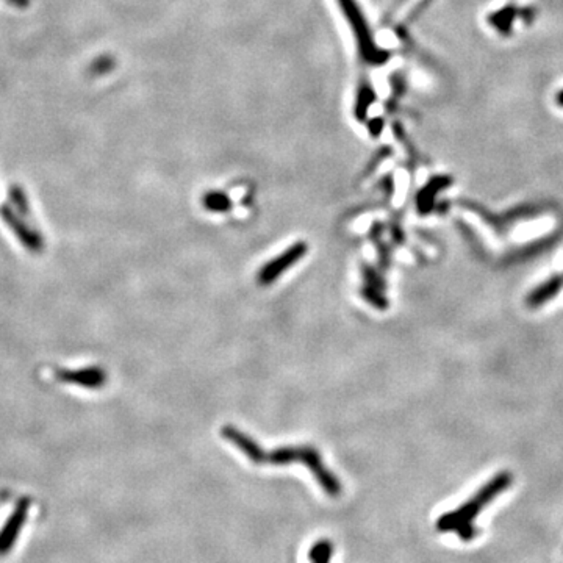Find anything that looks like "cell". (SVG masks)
Here are the masks:
<instances>
[{"mask_svg": "<svg viewBox=\"0 0 563 563\" xmlns=\"http://www.w3.org/2000/svg\"><path fill=\"white\" fill-rule=\"evenodd\" d=\"M307 249H308L307 244L304 243V241L293 244L290 249H286L284 254L274 258V260L269 262L266 266H263L260 271H258V284L260 285L273 284L282 273L291 268L297 260H301V258L307 254Z\"/></svg>", "mask_w": 563, "mask_h": 563, "instance_id": "obj_5", "label": "cell"}, {"mask_svg": "<svg viewBox=\"0 0 563 563\" xmlns=\"http://www.w3.org/2000/svg\"><path fill=\"white\" fill-rule=\"evenodd\" d=\"M555 100H557V103H559L560 107H563V89H562V91H559V93H557V96H555Z\"/></svg>", "mask_w": 563, "mask_h": 563, "instance_id": "obj_13", "label": "cell"}, {"mask_svg": "<svg viewBox=\"0 0 563 563\" xmlns=\"http://www.w3.org/2000/svg\"><path fill=\"white\" fill-rule=\"evenodd\" d=\"M516 17V10L512 7H507L501 11H496L495 14L490 16V22L498 32L509 33L512 28V22Z\"/></svg>", "mask_w": 563, "mask_h": 563, "instance_id": "obj_9", "label": "cell"}, {"mask_svg": "<svg viewBox=\"0 0 563 563\" xmlns=\"http://www.w3.org/2000/svg\"><path fill=\"white\" fill-rule=\"evenodd\" d=\"M7 3L13 5L16 8H27L30 5V0H7Z\"/></svg>", "mask_w": 563, "mask_h": 563, "instance_id": "obj_12", "label": "cell"}, {"mask_svg": "<svg viewBox=\"0 0 563 563\" xmlns=\"http://www.w3.org/2000/svg\"><path fill=\"white\" fill-rule=\"evenodd\" d=\"M8 198L11 200V204H13V209L21 216L32 215V209H30V204H28L27 193L22 189L21 185H11L8 189Z\"/></svg>", "mask_w": 563, "mask_h": 563, "instance_id": "obj_8", "label": "cell"}, {"mask_svg": "<svg viewBox=\"0 0 563 563\" xmlns=\"http://www.w3.org/2000/svg\"><path fill=\"white\" fill-rule=\"evenodd\" d=\"M563 286V277L562 275H553L548 280H544L543 284H540L535 286L529 295L526 297V306L531 308H538L544 306V304L549 302L551 299H554L559 295Z\"/></svg>", "mask_w": 563, "mask_h": 563, "instance_id": "obj_7", "label": "cell"}, {"mask_svg": "<svg viewBox=\"0 0 563 563\" xmlns=\"http://www.w3.org/2000/svg\"><path fill=\"white\" fill-rule=\"evenodd\" d=\"M332 555V544L329 542H318L310 549L312 563H329Z\"/></svg>", "mask_w": 563, "mask_h": 563, "instance_id": "obj_10", "label": "cell"}, {"mask_svg": "<svg viewBox=\"0 0 563 563\" xmlns=\"http://www.w3.org/2000/svg\"><path fill=\"white\" fill-rule=\"evenodd\" d=\"M513 478L509 471H502L498 473L490 482L482 485L476 495L471 496L467 502L462 504L460 507L451 512H446L436 520V531L438 532H454L457 533L462 542H473L478 537V529H476L474 521L478 518L480 510L485 509L496 496L504 493L507 488L512 485Z\"/></svg>", "mask_w": 563, "mask_h": 563, "instance_id": "obj_1", "label": "cell"}, {"mask_svg": "<svg viewBox=\"0 0 563 563\" xmlns=\"http://www.w3.org/2000/svg\"><path fill=\"white\" fill-rule=\"evenodd\" d=\"M30 505L32 502L28 498L19 499L13 512L10 513L7 521L3 522L2 529H0V557L7 555L14 548L17 538H19L22 529H24L28 513H30Z\"/></svg>", "mask_w": 563, "mask_h": 563, "instance_id": "obj_4", "label": "cell"}, {"mask_svg": "<svg viewBox=\"0 0 563 563\" xmlns=\"http://www.w3.org/2000/svg\"><path fill=\"white\" fill-rule=\"evenodd\" d=\"M302 463L312 471L315 479L327 495L335 498L341 495V484L329 469L326 468L319 452L310 446H291L280 447L277 451L266 452L263 451L260 465H290Z\"/></svg>", "mask_w": 563, "mask_h": 563, "instance_id": "obj_2", "label": "cell"}, {"mask_svg": "<svg viewBox=\"0 0 563 563\" xmlns=\"http://www.w3.org/2000/svg\"><path fill=\"white\" fill-rule=\"evenodd\" d=\"M0 217L10 227V231L16 235V238L21 241L24 248L33 252V254H41L45 246L41 233L33 231L14 209H11L8 205H2L0 206Z\"/></svg>", "mask_w": 563, "mask_h": 563, "instance_id": "obj_3", "label": "cell"}, {"mask_svg": "<svg viewBox=\"0 0 563 563\" xmlns=\"http://www.w3.org/2000/svg\"><path fill=\"white\" fill-rule=\"evenodd\" d=\"M55 377L60 382L69 385H78V387L97 390L107 383V372L99 366L78 368V370H56Z\"/></svg>", "mask_w": 563, "mask_h": 563, "instance_id": "obj_6", "label": "cell"}, {"mask_svg": "<svg viewBox=\"0 0 563 563\" xmlns=\"http://www.w3.org/2000/svg\"><path fill=\"white\" fill-rule=\"evenodd\" d=\"M205 205L209 210L213 211H226L231 209V202H229L227 198H224L222 194H209L205 198Z\"/></svg>", "mask_w": 563, "mask_h": 563, "instance_id": "obj_11", "label": "cell"}]
</instances>
